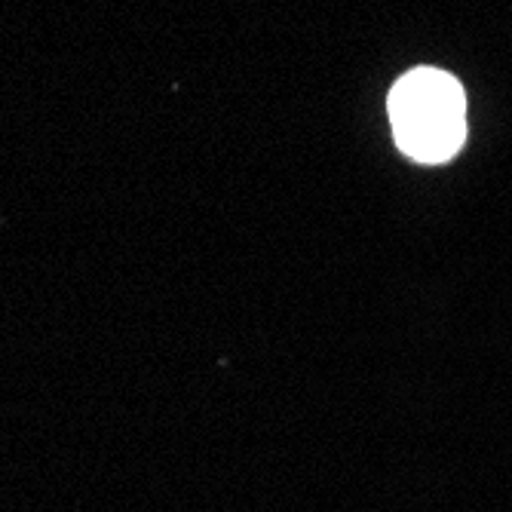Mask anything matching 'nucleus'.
Here are the masks:
<instances>
[{"label": "nucleus", "instance_id": "obj_1", "mask_svg": "<svg viewBox=\"0 0 512 512\" xmlns=\"http://www.w3.org/2000/svg\"><path fill=\"white\" fill-rule=\"evenodd\" d=\"M460 83L436 68L405 74L390 92V123L399 148L421 163H442L457 154L467 135Z\"/></svg>", "mask_w": 512, "mask_h": 512}]
</instances>
